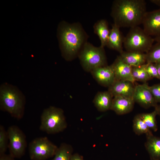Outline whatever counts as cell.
I'll use <instances>...</instances> for the list:
<instances>
[{
  "label": "cell",
  "mask_w": 160,
  "mask_h": 160,
  "mask_svg": "<svg viewBox=\"0 0 160 160\" xmlns=\"http://www.w3.org/2000/svg\"><path fill=\"white\" fill-rule=\"evenodd\" d=\"M157 67L158 74L160 80V63H155Z\"/></svg>",
  "instance_id": "31"
},
{
  "label": "cell",
  "mask_w": 160,
  "mask_h": 160,
  "mask_svg": "<svg viewBox=\"0 0 160 160\" xmlns=\"http://www.w3.org/2000/svg\"><path fill=\"white\" fill-rule=\"evenodd\" d=\"M155 41L157 42H160V36L155 37L154 38Z\"/></svg>",
  "instance_id": "33"
},
{
  "label": "cell",
  "mask_w": 160,
  "mask_h": 160,
  "mask_svg": "<svg viewBox=\"0 0 160 160\" xmlns=\"http://www.w3.org/2000/svg\"><path fill=\"white\" fill-rule=\"evenodd\" d=\"M8 137L7 131L4 127L0 125V155L5 153L8 148Z\"/></svg>",
  "instance_id": "25"
},
{
  "label": "cell",
  "mask_w": 160,
  "mask_h": 160,
  "mask_svg": "<svg viewBox=\"0 0 160 160\" xmlns=\"http://www.w3.org/2000/svg\"><path fill=\"white\" fill-rule=\"evenodd\" d=\"M70 160H84L83 156L78 153H75L72 154Z\"/></svg>",
  "instance_id": "29"
},
{
  "label": "cell",
  "mask_w": 160,
  "mask_h": 160,
  "mask_svg": "<svg viewBox=\"0 0 160 160\" xmlns=\"http://www.w3.org/2000/svg\"><path fill=\"white\" fill-rule=\"evenodd\" d=\"M149 88L156 101L160 103V83L149 86Z\"/></svg>",
  "instance_id": "27"
},
{
  "label": "cell",
  "mask_w": 160,
  "mask_h": 160,
  "mask_svg": "<svg viewBox=\"0 0 160 160\" xmlns=\"http://www.w3.org/2000/svg\"><path fill=\"white\" fill-rule=\"evenodd\" d=\"M139 115L150 130L154 132H156L157 130L158 127L156 116L158 114L155 109L154 111L151 113H142Z\"/></svg>",
  "instance_id": "24"
},
{
  "label": "cell",
  "mask_w": 160,
  "mask_h": 160,
  "mask_svg": "<svg viewBox=\"0 0 160 160\" xmlns=\"http://www.w3.org/2000/svg\"><path fill=\"white\" fill-rule=\"evenodd\" d=\"M146 63V70L149 76L152 79L155 78L159 79L158 70L156 64L152 63Z\"/></svg>",
  "instance_id": "26"
},
{
  "label": "cell",
  "mask_w": 160,
  "mask_h": 160,
  "mask_svg": "<svg viewBox=\"0 0 160 160\" xmlns=\"http://www.w3.org/2000/svg\"><path fill=\"white\" fill-rule=\"evenodd\" d=\"M143 29L148 35L160 36V9L145 13L142 22Z\"/></svg>",
  "instance_id": "10"
},
{
  "label": "cell",
  "mask_w": 160,
  "mask_h": 160,
  "mask_svg": "<svg viewBox=\"0 0 160 160\" xmlns=\"http://www.w3.org/2000/svg\"><path fill=\"white\" fill-rule=\"evenodd\" d=\"M73 149L70 145L61 143L58 149L52 160H70L73 154Z\"/></svg>",
  "instance_id": "20"
},
{
  "label": "cell",
  "mask_w": 160,
  "mask_h": 160,
  "mask_svg": "<svg viewBox=\"0 0 160 160\" xmlns=\"http://www.w3.org/2000/svg\"><path fill=\"white\" fill-rule=\"evenodd\" d=\"M113 97L108 91L98 92L95 96L93 100L97 109L101 112L111 110Z\"/></svg>",
  "instance_id": "18"
},
{
  "label": "cell",
  "mask_w": 160,
  "mask_h": 160,
  "mask_svg": "<svg viewBox=\"0 0 160 160\" xmlns=\"http://www.w3.org/2000/svg\"><path fill=\"white\" fill-rule=\"evenodd\" d=\"M135 102L132 98L121 96L114 97L111 110L118 115L125 114L132 111Z\"/></svg>",
  "instance_id": "14"
},
{
  "label": "cell",
  "mask_w": 160,
  "mask_h": 160,
  "mask_svg": "<svg viewBox=\"0 0 160 160\" xmlns=\"http://www.w3.org/2000/svg\"><path fill=\"white\" fill-rule=\"evenodd\" d=\"M135 87L134 83L131 81L116 80L108 87V91L113 97L121 96L133 98Z\"/></svg>",
  "instance_id": "13"
},
{
  "label": "cell",
  "mask_w": 160,
  "mask_h": 160,
  "mask_svg": "<svg viewBox=\"0 0 160 160\" xmlns=\"http://www.w3.org/2000/svg\"><path fill=\"white\" fill-rule=\"evenodd\" d=\"M58 147L46 137L36 138L29 143V157L32 160H46L54 156Z\"/></svg>",
  "instance_id": "7"
},
{
  "label": "cell",
  "mask_w": 160,
  "mask_h": 160,
  "mask_svg": "<svg viewBox=\"0 0 160 160\" xmlns=\"http://www.w3.org/2000/svg\"><path fill=\"white\" fill-rule=\"evenodd\" d=\"M119 28L113 23L110 30L107 46L110 49L115 50L120 54L123 51V44L124 37L119 30Z\"/></svg>",
  "instance_id": "15"
},
{
  "label": "cell",
  "mask_w": 160,
  "mask_h": 160,
  "mask_svg": "<svg viewBox=\"0 0 160 160\" xmlns=\"http://www.w3.org/2000/svg\"><path fill=\"white\" fill-rule=\"evenodd\" d=\"M10 154L15 158H20L25 154L27 147L26 137L17 126L12 125L7 130Z\"/></svg>",
  "instance_id": "8"
},
{
  "label": "cell",
  "mask_w": 160,
  "mask_h": 160,
  "mask_svg": "<svg viewBox=\"0 0 160 160\" xmlns=\"http://www.w3.org/2000/svg\"><path fill=\"white\" fill-rule=\"evenodd\" d=\"M146 54V63H160V42L153 45Z\"/></svg>",
  "instance_id": "23"
},
{
  "label": "cell",
  "mask_w": 160,
  "mask_h": 160,
  "mask_svg": "<svg viewBox=\"0 0 160 160\" xmlns=\"http://www.w3.org/2000/svg\"><path fill=\"white\" fill-rule=\"evenodd\" d=\"M57 36L63 55L68 60L78 56L88 37L80 23L70 24L64 21L58 25Z\"/></svg>",
  "instance_id": "1"
},
{
  "label": "cell",
  "mask_w": 160,
  "mask_h": 160,
  "mask_svg": "<svg viewBox=\"0 0 160 160\" xmlns=\"http://www.w3.org/2000/svg\"><path fill=\"white\" fill-rule=\"evenodd\" d=\"M150 1L159 6H160V0H150Z\"/></svg>",
  "instance_id": "30"
},
{
  "label": "cell",
  "mask_w": 160,
  "mask_h": 160,
  "mask_svg": "<svg viewBox=\"0 0 160 160\" xmlns=\"http://www.w3.org/2000/svg\"><path fill=\"white\" fill-rule=\"evenodd\" d=\"M154 38L138 26L130 28L124 37L123 44L127 51L147 52L153 45Z\"/></svg>",
  "instance_id": "6"
},
{
  "label": "cell",
  "mask_w": 160,
  "mask_h": 160,
  "mask_svg": "<svg viewBox=\"0 0 160 160\" xmlns=\"http://www.w3.org/2000/svg\"><path fill=\"white\" fill-rule=\"evenodd\" d=\"M111 65L114 72L116 80L129 81L134 83L135 81L132 75V67L123 61L119 55Z\"/></svg>",
  "instance_id": "12"
},
{
  "label": "cell",
  "mask_w": 160,
  "mask_h": 160,
  "mask_svg": "<svg viewBox=\"0 0 160 160\" xmlns=\"http://www.w3.org/2000/svg\"><path fill=\"white\" fill-rule=\"evenodd\" d=\"M146 138L145 146L151 160H160V137L151 134Z\"/></svg>",
  "instance_id": "17"
},
{
  "label": "cell",
  "mask_w": 160,
  "mask_h": 160,
  "mask_svg": "<svg viewBox=\"0 0 160 160\" xmlns=\"http://www.w3.org/2000/svg\"><path fill=\"white\" fill-rule=\"evenodd\" d=\"M0 107L12 117L20 119L23 116L24 101L17 90L8 85L0 89Z\"/></svg>",
  "instance_id": "3"
},
{
  "label": "cell",
  "mask_w": 160,
  "mask_h": 160,
  "mask_svg": "<svg viewBox=\"0 0 160 160\" xmlns=\"http://www.w3.org/2000/svg\"><path fill=\"white\" fill-rule=\"evenodd\" d=\"M155 109L156 110L158 115L160 116V105H157L155 107Z\"/></svg>",
  "instance_id": "32"
},
{
  "label": "cell",
  "mask_w": 160,
  "mask_h": 160,
  "mask_svg": "<svg viewBox=\"0 0 160 160\" xmlns=\"http://www.w3.org/2000/svg\"><path fill=\"white\" fill-rule=\"evenodd\" d=\"M15 158L10 154L5 153L0 155V160H15Z\"/></svg>",
  "instance_id": "28"
},
{
  "label": "cell",
  "mask_w": 160,
  "mask_h": 160,
  "mask_svg": "<svg viewBox=\"0 0 160 160\" xmlns=\"http://www.w3.org/2000/svg\"><path fill=\"white\" fill-rule=\"evenodd\" d=\"M67 125L63 110L51 106L43 111L41 116L39 129L48 134H54L63 131Z\"/></svg>",
  "instance_id": "4"
},
{
  "label": "cell",
  "mask_w": 160,
  "mask_h": 160,
  "mask_svg": "<svg viewBox=\"0 0 160 160\" xmlns=\"http://www.w3.org/2000/svg\"><path fill=\"white\" fill-rule=\"evenodd\" d=\"M147 63L137 66L132 67V73L135 81L145 82L152 78L149 76L146 70Z\"/></svg>",
  "instance_id": "22"
},
{
  "label": "cell",
  "mask_w": 160,
  "mask_h": 160,
  "mask_svg": "<svg viewBox=\"0 0 160 160\" xmlns=\"http://www.w3.org/2000/svg\"><path fill=\"white\" fill-rule=\"evenodd\" d=\"M119 56L122 60L132 67L146 63V53L137 51H123Z\"/></svg>",
  "instance_id": "16"
},
{
  "label": "cell",
  "mask_w": 160,
  "mask_h": 160,
  "mask_svg": "<svg viewBox=\"0 0 160 160\" xmlns=\"http://www.w3.org/2000/svg\"><path fill=\"white\" fill-rule=\"evenodd\" d=\"M144 0H116L112 4L111 15L114 24L119 28L138 26L147 12Z\"/></svg>",
  "instance_id": "2"
},
{
  "label": "cell",
  "mask_w": 160,
  "mask_h": 160,
  "mask_svg": "<svg viewBox=\"0 0 160 160\" xmlns=\"http://www.w3.org/2000/svg\"><path fill=\"white\" fill-rule=\"evenodd\" d=\"M90 73L96 81L104 87H108L116 80L114 72L111 65L98 67Z\"/></svg>",
  "instance_id": "11"
},
{
  "label": "cell",
  "mask_w": 160,
  "mask_h": 160,
  "mask_svg": "<svg viewBox=\"0 0 160 160\" xmlns=\"http://www.w3.org/2000/svg\"><path fill=\"white\" fill-rule=\"evenodd\" d=\"M132 128L134 132L137 135L145 134L146 135L152 134L139 114L135 116L133 119Z\"/></svg>",
  "instance_id": "21"
},
{
  "label": "cell",
  "mask_w": 160,
  "mask_h": 160,
  "mask_svg": "<svg viewBox=\"0 0 160 160\" xmlns=\"http://www.w3.org/2000/svg\"><path fill=\"white\" fill-rule=\"evenodd\" d=\"M78 56L83 68L87 72H91L96 68L107 65L104 47H95L87 42Z\"/></svg>",
  "instance_id": "5"
},
{
  "label": "cell",
  "mask_w": 160,
  "mask_h": 160,
  "mask_svg": "<svg viewBox=\"0 0 160 160\" xmlns=\"http://www.w3.org/2000/svg\"><path fill=\"white\" fill-rule=\"evenodd\" d=\"M94 33L99 37L100 46L104 47L107 46L110 30H109L106 20L102 19L98 21L93 26Z\"/></svg>",
  "instance_id": "19"
},
{
  "label": "cell",
  "mask_w": 160,
  "mask_h": 160,
  "mask_svg": "<svg viewBox=\"0 0 160 160\" xmlns=\"http://www.w3.org/2000/svg\"><path fill=\"white\" fill-rule=\"evenodd\" d=\"M133 99L135 102L145 108L156 107L158 105L150 89L146 84L135 86Z\"/></svg>",
  "instance_id": "9"
}]
</instances>
